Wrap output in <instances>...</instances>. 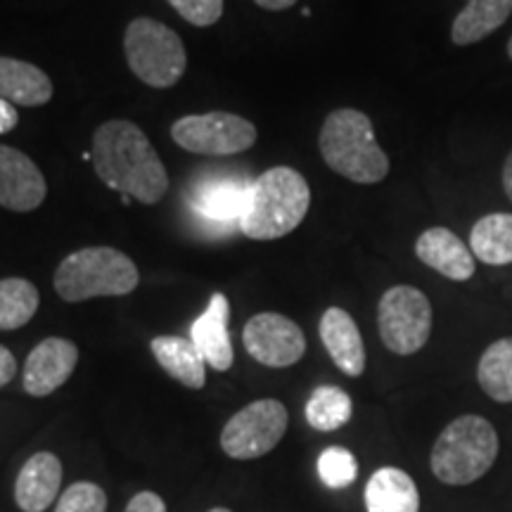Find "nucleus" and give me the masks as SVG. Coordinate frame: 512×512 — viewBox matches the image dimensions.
<instances>
[{"label":"nucleus","mask_w":512,"mask_h":512,"mask_svg":"<svg viewBox=\"0 0 512 512\" xmlns=\"http://www.w3.org/2000/svg\"><path fill=\"white\" fill-rule=\"evenodd\" d=\"M53 93V81L36 64L0 57V98L19 107H43Z\"/></svg>","instance_id":"obj_17"},{"label":"nucleus","mask_w":512,"mask_h":512,"mask_svg":"<svg viewBox=\"0 0 512 512\" xmlns=\"http://www.w3.org/2000/svg\"><path fill=\"white\" fill-rule=\"evenodd\" d=\"M254 3L264 10L283 12V10H290L292 5H297V0H254Z\"/></svg>","instance_id":"obj_32"},{"label":"nucleus","mask_w":512,"mask_h":512,"mask_svg":"<svg viewBox=\"0 0 512 512\" xmlns=\"http://www.w3.org/2000/svg\"><path fill=\"white\" fill-rule=\"evenodd\" d=\"M79 363V349L64 337H48L36 344L24 363V392L29 396H50L62 387Z\"/></svg>","instance_id":"obj_12"},{"label":"nucleus","mask_w":512,"mask_h":512,"mask_svg":"<svg viewBox=\"0 0 512 512\" xmlns=\"http://www.w3.org/2000/svg\"><path fill=\"white\" fill-rule=\"evenodd\" d=\"M477 382L496 403H512V337H501L484 349L477 363Z\"/></svg>","instance_id":"obj_23"},{"label":"nucleus","mask_w":512,"mask_h":512,"mask_svg":"<svg viewBox=\"0 0 512 512\" xmlns=\"http://www.w3.org/2000/svg\"><path fill=\"white\" fill-rule=\"evenodd\" d=\"M508 57L512 60V36H510V41H508Z\"/></svg>","instance_id":"obj_35"},{"label":"nucleus","mask_w":512,"mask_h":512,"mask_svg":"<svg viewBox=\"0 0 512 512\" xmlns=\"http://www.w3.org/2000/svg\"><path fill=\"white\" fill-rule=\"evenodd\" d=\"M501 178H503V190H505V195H508V200L512 202V150L508 152V157H505Z\"/></svg>","instance_id":"obj_33"},{"label":"nucleus","mask_w":512,"mask_h":512,"mask_svg":"<svg viewBox=\"0 0 512 512\" xmlns=\"http://www.w3.org/2000/svg\"><path fill=\"white\" fill-rule=\"evenodd\" d=\"M368 512H420V491L401 467H380L366 484Z\"/></svg>","instance_id":"obj_19"},{"label":"nucleus","mask_w":512,"mask_h":512,"mask_svg":"<svg viewBox=\"0 0 512 512\" xmlns=\"http://www.w3.org/2000/svg\"><path fill=\"white\" fill-rule=\"evenodd\" d=\"M55 512H107V494L93 482H76L60 496Z\"/></svg>","instance_id":"obj_27"},{"label":"nucleus","mask_w":512,"mask_h":512,"mask_svg":"<svg viewBox=\"0 0 512 512\" xmlns=\"http://www.w3.org/2000/svg\"><path fill=\"white\" fill-rule=\"evenodd\" d=\"M318 477L328 489H347L358 477V460L349 448L328 446L318 456Z\"/></svg>","instance_id":"obj_26"},{"label":"nucleus","mask_w":512,"mask_h":512,"mask_svg":"<svg viewBox=\"0 0 512 512\" xmlns=\"http://www.w3.org/2000/svg\"><path fill=\"white\" fill-rule=\"evenodd\" d=\"M256 136L252 121L230 112L190 114L171 126V138L178 147L204 157L240 155L256 143Z\"/></svg>","instance_id":"obj_8"},{"label":"nucleus","mask_w":512,"mask_h":512,"mask_svg":"<svg viewBox=\"0 0 512 512\" xmlns=\"http://www.w3.org/2000/svg\"><path fill=\"white\" fill-rule=\"evenodd\" d=\"M512 15V0H467L451 24V41L456 46H472L484 41L508 22Z\"/></svg>","instance_id":"obj_21"},{"label":"nucleus","mask_w":512,"mask_h":512,"mask_svg":"<svg viewBox=\"0 0 512 512\" xmlns=\"http://www.w3.org/2000/svg\"><path fill=\"white\" fill-rule=\"evenodd\" d=\"M351 413H354L351 396L332 384L313 389L311 399L306 403V420L318 432L339 430L351 420Z\"/></svg>","instance_id":"obj_24"},{"label":"nucleus","mask_w":512,"mask_h":512,"mask_svg":"<svg viewBox=\"0 0 512 512\" xmlns=\"http://www.w3.org/2000/svg\"><path fill=\"white\" fill-rule=\"evenodd\" d=\"M62 486V463L55 453H34L15 482V501L22 512L48 510Z\"/></svg>","instance_id":"obj_15"},{"label":"nucleus","mask_w":512,"mask_h":512,"mask_svg":"<svg viewBox=\"0 0 512 512\" xmlns=\"http://www.w3.org/2000/svg\"><path fill=\"white\" fill-rule=\"evenodd\" d=\"M318 332L332 363L344 375L361 377L363 370H366V344H363L356 320L339 306H332L320 318Z\"/></svg>","instance_id":"obj_14"},{"label":"nucleus","mask_w":512,"mask_h":512,"mask_svg":"<svg viewBox=\"0 0 512 512\" xmlns=\"http://www.w3.org/2000/svg\"><path fill=\"white\" fill-rule=\"evenodd\" d=\"M38 290L24 278L0 280V330L24 328L38 311Z\"/></svg>","instance_id":"obj_25"},{"label":"nucleus","mask_w":512,"mask_h":512,"mask_svg":"<svg viewBox=\"0 0 512 512\" xmlns=\"http://www.w3.org/2000/svg\"><path fill=\"white\" fill-rule=\"evenodd\" d=\"M157 363L188 389H202L207 384V370H204V356L195 347L192 339L162 335L150 344Z\"/></svg>","instance_id":"obj_20"},{"label":"nucleus","mask_w":512,"mask_h":512,"mask_svg":"<svg viewBox=\"0 0 512 512\" xmlns=\"http://www.w3.org/2000/svg\"><path fill=\"white\" fill-rule=\"evenodd\" d=\"M209 512H233V510H228V508H211Z\"/></svg>","instance_id":"obj_34"},{"label":"nucleus","mask_w":512,"mask_h":512,"mask_svg":"<svg viewBox=\"0 0 512 512\" xmlns=\"http://www.w3.org/2000/svg\"><path fill=\"white\" fill-rule=\"evenodd\" d=\"M311 207V188L292 166H273L252 183L240 230L249 240H278L299 228Z\"/></svg>","instance_id":"obj_2"},{"label":"nucleus","mask_w":512,"mask_h":512,"mask_svg":"<svg viewBox=\"0 0 512 512\" xmlns=\"http://www.w3.org/2000/svg\"><path fill=\"white\" fill-rule=\"evenodd\" d=\"M249 190L252 183L242 178H216L197 188L192 207L211 223H240L247 209Z\"/></svg>","instance_id":"obj_18"},{"label":"nucleus","mask_w":512,"mask_h":512,"mask_svg":"<svg viewBox=\"0 0 512 512\" xmlns=\"http://www.w3.org/2000/svg\"><path fill=\"white\" fill-rule=\"evenodd\" d=\"M228 320H230V304L223 294H214L207 306V311L192 323L190 339L195 342V347L200 349L204 361L211 368L226 373L233 366V342H230L228 332Z\"/></svg>","instance_id":"obj_16"},{"label":"nucleus","mask_w":512,"mask_h":512,"mask_svg":"<svg viewBox=\"0 0 512 512\" xmlns=\"http://www.w3.org/2000/svg\"><path fill=\"white\" fill-rule=\"evenodd\" d=\"M247 354L268 368H290L306 354V337L294 320L280 313H259L242 332Z\"/></svg>","instance_id":"obj_10"},{"label":"nucleus","mask_w":512,"mask_h":512,"mask_svg":"<svg viewBox=\"0 0 512 512\" xmlns=\"http://www.w3.org/2000/svg\"><path fill=\"white\" fill-rule=\"evenodd\" d=\"M124 53L131 72L150 88H174L188 67L181 36L150 17H136L128 24Z\"/></svg>","instance_id":"obj_6"},{"label":"nucleus","mask_w":512,"mask_h":512,"mask_svg":"<svg viewBox=\"0 0 512 512\" xmlns=\"http://www.w3.org/2000/svg\"><path fill=\"white\" fill-rule=\"evenodd\" d=\"M17 124H19L17 107L12 105V102L0 98V136H5V133L15 131Z\"/></svg>","instance_id":"obj_30"},{"label":"nucleus","mask_w":512,"mask_h":512,"mask_svg":"<svg viewBox=\"0 0 512 512\" xmlns=\"http://www.w3.org/2000/svg\"><path fill=\"white\" fill-rule=\"evenodd\" d=\"M126 512H166V505L162 498L152 494V491H140V494L131 498Z\"/></svg>","instance_id":"obj_29"},{"label":"nucleus","mask_w":512,"mask_h":512,"mask_svg":"<svg viewBox=\"0 0 512 512\" xmlns=\"http://www.w3.org/2000/svg\"><path fill=\"white\" fill-rule=\"evenodd\" d=\"M290 425L287 408L278 399H259L242 408L221 432L223 453L235 460H252L271 453Z\"/></svg>","instance_id":"obj_9"},{"label":"nucleus","mask_w":512,"mask_h":512,"mask_svg":"<svg viewBox=\"0 0 512 512\" xmlns=\"http://www.w3.org/2000/svg\"><path fill=\"white\" fill-rule=\"evenodd\" d=\"M501 441L496 427L482 415H460L441 430L430 453L434 477L448 486H467L494 467Z\"/></svg>","instance_id":"obj_4"},{"label":"nucleus","mask_w":512,"mask_h":512,"mask_svg":"<svg viewBox=\"0 0 512 512\" xmlns=\"http://www.w3.org/2000/svg\"><path fill=\"white\" fill-rule=\"evenodd\" d=\"M470 249L486 266L512 264V214L496 211L482 216L470 230Z\"/></svg>","instance_id":"obj_22"},{"label":"nucleus","mask_w":512,"mask_h":512,"mask_svg":"<svg viewBox=\"0 0 512 512\" xmlns=\"http://www.w3.org/2000/svg\"><path fill=\"white\" fill-rule=\"evenodd\" d=\"M377 328L392 354H418L432 335V304L427 294L413 285L389 287L377 306Z\"/></svg>","instance_id":"obj_7"},{"label":"nucleus","mask_w":512,"mask_h":512,"mask_svg":"<svg viewBox=\"0 0 512 512\" xmlns=\"http://www.w3.org/2000/svg\"><path fill=\"white\" fill-rule=\"evenodd\" d=\"M95 174L107 188L143 204H157L169 190V174L143 128L126 119L105 121L93 136Z\"/></svg>","instance_id":"obj_1"},{"label":"nucleus","mask_w":512,"mask_h":512,"mask_svg":"<svg viewBox=\"0 0 512 512\" xmlns=\"http://www.w3.org/2000/svg\"><path fill=\"white\" fill-rule=\"evenodd\" d=\"M320 155L339 176L358 185H375L389 174V157L377 145L373 121L354 107H339L323 121Z\"/></svg>","instance_id":"obj_3"},{"label":"nucleus","mask_w":512,"mask_h":512,"mask_svg":"<svg viewBox=\"0 0 512 512\" xmlns=\"http://www.w3.org/2000/svg\"><path fill=\"white\" fill-rule=\"evenodd\" d=\"M415 256L453 283H465L477 271V259L472 249L444 226L427 228L415 240Z\"/></svg>","instance_id":"obj_13"},{"label":"nucleus","mask_w":512,"mask_h":512,"mask_svg":"<svg viewBox=\"0 0 512 512\" xmlns=\"http://www.w3.org/2000/svg\"><path fill=\"white\" fill-rule=\"evenodd\" d=\"M15 375H17L15 356H12V351L8 347H3V344H0V387L10 384Z\"/></svg>","instance_id":"obj_31"},{"label":"nucleus","mask_w":512,"mask_h":512,"mask_svg":"<svg viewBox=\"0 0 512 512\" xmlns=\"http://www.w3.org/2000/svg\"><path fill=\"white\" fill-rule=\"evenodd\" d=\"M48 183L41 169L10 145H0V207L27 214L46 202Z\"/></svg>","instance_id":"obj_11"},{"label":"nucleus","mask_w":512,"mask_h":512,"mask_svg":"<svg viewBox=\"0 0 512 512\" xmlns=\"http://www.w3.org/2000/svg\"><path fill=\"white\" fill-rule=\"evenodd\" d=\"M140 283L131 256L112 247H86L69 254L55 271V290L64 302L79 304L95 297H124Z\"/></svg>","instance_id":"obj_5"},{"label":"nucleus","mask_w":512,"mask_h":512,"mask_svg":"<svg viewBox=\"0 0 512 512\" xmlns=\"http://www.w3.org/2000/svg\"><path fill=\"white\" fill-rule=\"evenodd\" d=\"M192 27H211L223 15V0H166Z\"/></svg>","instance_id":"obj_28"}]
</instances>
